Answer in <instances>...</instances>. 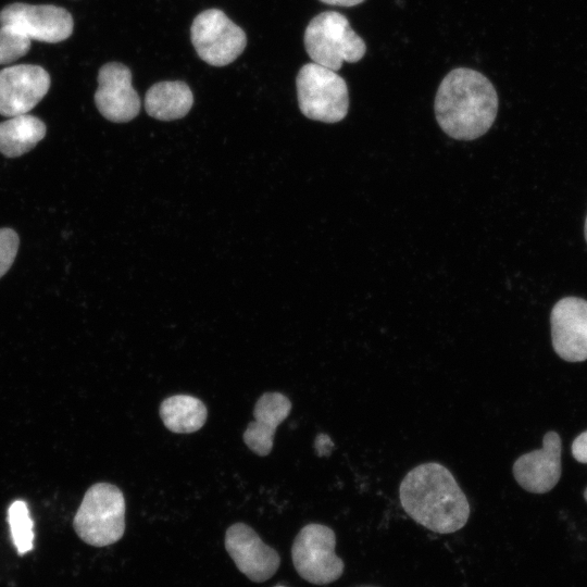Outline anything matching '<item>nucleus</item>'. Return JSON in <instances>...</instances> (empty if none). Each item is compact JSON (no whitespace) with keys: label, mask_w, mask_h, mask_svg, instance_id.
Listing matches in <instances>:
<instances>
[{"label":"nucleus","mask_w":587,"mask_h":587,"mask_svg":"<svg viewBox=\"0 0 587 587\" xmlns=\"http://www.w3.org/2000/svg\"><path fill=\"white\" fill-rule=\"evenodd\" d=\"M404 512L427 529L450 534L470 517L469 500L452 473L438 462L422 463L409 471L399 486Z\"/></svg>","instance_id":"obj_1"},{"label":"nucleus","mask_w":587,"mask_h":587,"mask_svg":"<svg viewBox=\"0 0 587 587\" xmlns=\"http://www.w3.org/2000/svg\"><path fill=\"white\" fill-rule=\"evenodd\" d=\"M440 128L459 140H473L486 134L495 122L498 96L482 73L459 67L441 80L434 104Z\"/></svg>","instance_id":"obj_2"},{"label":"nucleus","mask_w":587,"mask_h":587,"mask_svg":"<svg viewBox=\"0 0 587 587\" xmlns=\"http://www.w3.org/2000/svg\"><path fill=\"white\" fill-rule=\"evenodd\" d=\"M77 536L93 547H105L118 541L125 530V499L118 487L97 483L84 495L74 516Z\"/></svg>","instance_id":"obj_3"},{"label":"nucleus","mask_w":587,"mask_h":587,"mask_svg":"<svg viewBox=\"0 0 587 587\" xmlns=\"http://www.w3.org/2000/svg\"><path fill=\"white\" fill-rule=\"evenodd\" d=\"M303 40L313 63L333 71H338L344 62H358L366 51L364 40L351 28L347 17L336 11L314 16Z\"/></svg>","instance_id":"obj_4"},{"label":"nucleus","mask_w":587,"mask_h":587,"mask_svg":"<svg viewBox=\"0 0 587 587\" xmlns=\"http://www.w3.org/2000/svg\"><path fill=\"white\" fill-rule=\"evenodd\" d=\"M301 113L324 123L344 120L349 109V93L345 79L336 71L316 63L304 64L296 78Z\"/></svg>","instance_id":"obj_5"},{"label":"nucleus","mask_w":587,"mask_h":587,"mask_svg":"<svg viewBox=\"0 0 587 587\" xmlns=\"http://www.w3.org/2000/svg\"><path fill=\"white\" fill-rule=\"evenodd\" d=\"M336 535L323 524L311 523L301 528L291 547L292 563L298 574L314 585L337 580L344 573V561L335 553Z\"/></svg>","instance_id":"obj_6"},{"label":"nucleus","mask_w":587,"mask_h":587,"mask_svg":"<svg viewBox=\"0 0 587 587\" xmlns=\"http://www.w3.org/2000/svg\"><path fill=\"white\" fill-rule=\"evenodd\" d=\"M191 43L201 60L213 66H225L245 50V32L218 9L198 14L190 27Z\"/></svg>","instance_id":"obj_7"},{"label":"nucleus","mask_w":587,"mask_h":587,"mask_svg":"<svg viewBox=\"0 0 587 587\" xmlns=\"http://www.w3.org/2000/svg\"><path fill=\"white\" fill-rule=\"evenodd\" d=\"M0 25L15 29L30 40L55 43L72 35L74 21L61 7L15 2L0 11Z\"/></svg>","instance_id":"obj_8"},{"label":"nucleus","mask_w":587,"mask_h":587,"mask_svg":"<svg viewBox=\"0 0 587 587\" xmlns=\"http://www.w3.org/2000/svg\"><path fill=\"white\" fill-rule=\"evenodd\" d=\"M49 73L39 65L17 64L0 71V114H27L46 96Z\"/></svg>","instance_id":"obj_9"},{"label":"nucleus","mask_w":587,"mask_h":587,"mask_svg":"<svg viewBox=\"0 0 587 587\" xmlns=\"http://www.w3.org/2000/svg\"><path fill=\"white\" fill-rule=\"evenodd\" d=\"M555 353L567 362L587 360V301L577 297L559 300L550 314Z\"/></svg>","instance_id":"obj_10"},{"label":"nucleus","mask_w":587,"mask_h":587,"mask_svg":"<svg viewBox=\"0 0 587 587\" xmlns=\"http://www.w3.org/2000/svg\"><path fill=\"white\" fill-rule=\"evenodd\" d=\"M95 103L101 115L111 122L125 123L138 115L140 99L126 65L109 62L100 67Z\"/></svg>","instance_id":"obj_11"},{"label":"nucleus","mask_w":587,"mask_h":587,"mask_svg":"<svg viewBox=\"0 0 587 587\" xmlns=\"http://www.w3.org/2000/svg\"><path fill=\"white\" fill-rule=\"evenodd\" d=\"M225 548L238 570L252 582L270 579L279 567L276 550L265 545L247 524L235 523L227 528Z\"/></svg>","instance_id":"obj_12"},{"label":"nucleus","mask_w":587,"mask_h":587,"mask_svg":"<svg viewBox=\"0 0 587 587\" xmlns=\"http://www.w3.org/2000/svg\"><path fill=\"white\" fill-rule=\"evenodd\" d=\"M562 442L558 433L548 432L542 448L519 457L512 467L517 484L528 492L546 494L561 477Z\"/></svg>","instance_id":"obj_13"},{"label":"nucleus","mask_w":587,"mask_h":587,"mask_svg":"<svg viewBox=\"0 0 587 587\" xmlns=\"http://www.w3.org/2000/svg\"><path fill=\"white\" fill-rule=\"evenodd\" d=\"M291 411L290 400L280 392H265L253 409L254 420L242 435L247 447L260 457L267 455L273 448L277 426L287 419Z\"/></svg>","instance_id":"obj_14"},{"label":"nucleus","mask_w":587,"mask_h":587,"mask_svg":"<svg viewBox=\"0 0 587 587\" xmlns=\"http://www.w3.org/2000/svg\"><path fill=\"white\" fill-rule=\"evenodd\" d=\"M193 104L189 86L180 80L160 82L152 85L145 97L147 113L160 121L184 117Z\"/></svg>","instance_id":"obj_15"},{"label":"nucleus","mask_w":587,"mask_h":587,"mask_svg":"<svg viewBox=\"0 0 587 587\" xmlns=\"http://www.w3.org/2000/svg\"><path fill=\"white\" fill-rule=\"evenodd\" d=\"M46 125L37 116L21 114L0 123V152L9 158L30 151L46 136Z\"/></svg>","instance_id":"obj_16"},{"label":"nucleus","mask_w":587,"mask_h":587,"mask_svg":"<svg viewBox=\"0 0 587 587\" xmlns=\"http://www.w3.org/2000/svg\"><path fill=\"white\" fill-rule=\"evenodd\" d=\"M159 412L165 427L176 434L199 430L208 417L205 404L189 395H174L164 399Z\"/></svg>","instance_id":"obj_17"},{"label":"nucleus","mask_w":587,"mask_h":587,"mask_svg":"<svg viewBox=\"0 0 587 587\" xmlns=\"http://www.w3.org/2000/svg\"><path fill=\"white\" fill-rule=\"evenodd\" d=\"M8 522L13 545L20 555H24L33 549L34 523L29 514L27 503L15 500L8 510Z\"/></svg>","instance_id":"obj_18"},{"label":"nucleus","mask_w":587,"mask_h":587,"mask_svg":"<svg viewBox=\"0 0 587 587\" xmlns=\"http://www.w3.org/2000/svg\"><path fill=\"white\" fill-rule=\"evenodd\" d=\"M29 49V38L9 26H0V64L16 61Z\"/></svg>","instance_id":"obj_19"},{"label":"nucleus","mask_w":587,"mask_h":587,"mask_svg":"<svg viewBox=\"0 0 587 587\" xmlns=\"http://www.w3.org/2000/svg\"><path fill=\"white\" fill-rule=\"evenodd\" d=\"M20 239L11 228H0V278L9 271L17 254Z\"/></svg>","instance_id":"obj_20"},{"label":"nucleus","mask_w":587,"mask_h":587,"mask_svg":"<svg viewBox=\"0 0 587 587\" xmlns=\"http://www.w3.org/2000/svg\"><path fill=\"white\" fill-rule=\"evenodd\" d=\"M572 454L574 459L587 464V430L579 434L572 444Z\"/></svg>","instance_id":"obj_21"},{"label":"nucleus","mask_w":587,"mask_h":587,"mask_svg":"<svg viewBox=\"0 0 587 587\" xmlns=\"http://www.w3.org/2000/svg\"><path fill=\"white\" fill-rule=\"evenodd\" d=\"M324 3L341 7H353L362 3L364 0H320Z\"/></svg>","instance_id":"obj_22"},{"label":"nucleus","mask_w":587,"mask_h":587,"mask_svg":"<svg viewBox=\"0 0 587 587\" xmlns=\"http://www.w3.org/2000/svg\"><path fill=\"white\" fill-rule=\"evenodd\" d=\"M584 234H585V239L587 241V216H586L585 226H584Z\"/></svg>","instance_id":"obj_23"},{"label":"nucleus","mask_w":587,"mask_h":587,"mask_svg":"<svg viewBox=\"0 0 587 587\" xmlns=\"http://www.w3.org/2000/svg\"><path fill=\"white\" fill-rule=\"evenodd\" d=\"M584 498H585V500L587 501V488H586L585 491H584Z\"/></svg>","instance_id":"obj_24"},{"label":"nucleus","mask_w":587,"mask_h":587,"mask_svg":"<svg viewBox=\"0 0 587 587\" xmlns=\"http://www.w3.org/2000/svg\"><path fill=\"white\" fill-rule=\"evenodd\" d=\"M274 587H286V586H283V585H277V586H274Z\"/></svg>","instance_id":"obj_25"}]
</instances>
